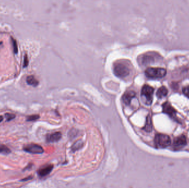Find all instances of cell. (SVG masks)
Instances as JSON below:
<instances>
[{
  "instance_id": "cell-1",
  "label": "cell",
  "mask_w": 189,
  "mask_h": 188,
  "mask_svg": "<svg viewBox=\"0 0 189 188\" xmlns=\"http://www.w3.org/2000/svg\"><path fill=\"white\" fill-rule=\"evenodd\" d=\"M114 75L120 78H124L130 73V69L125 62H117L114 66Z\"/></svg>"
},
{
  "instance_id": "cell-2",
  "label": "cell",
  "mask_w": 189,
  "mask_h": 188,
  "mask_svg": "<svg viewBox=\"0 0 189 188\" xmlns=\"http://www.w3.org/2000/svg\"><path fill=\"white\" fill-rule=\"evenodd\" d=\"M154 89L150 86L146 84L142 87L141 91V97L144 103L146 105H149L153 102V96Z\"/></svg>"
},
{
  "instance_id": "cell-3",
  "label": "cell",
  "mask_w": 189,
  "mask_h": 188,
  "mask_svg": "<svg viewBox=\"0 0 189 188\" xmlns=\"http://www.w3.org/2000/svg\"><path fill=\"white\" fill-rule=\"evenodd\" d=\"M166 74L165 69L158 67H149L145 71V75L150 78H163Z\"/></svg>"
},
{
  "instance_id": "cell-4",
  "label": "cell",
  "mask_w": 189,
  "mask_h": 188,
  "mask_svg": "<svg viewBox=\"0 0 189 188\" xmlns=\"http://www.w3.org/2000/svg\"><path fill=\"white\" fill-rule=\"evenodd\" d=\"M154 142L157 147L165 148L170 145L171 139L167 135L158 133L155 136Z\"/></svg>"
},
{
  "instance_id": "cell-5",
  "label": "cell",
  "mask_w": 189,
  "mask_h": 188,
  "mask_svg": "<svg viewBox=\"0 0 189 188\" xmlns=\"http://www.w3.org/2000/svg\"><path fill=\"white\" fill-rule=\"evenodd\" d=\"M23 150L26 152L33 154H42L44 152V149L42 146L36 143H30L24 146Z\"/></svg>"
},
{
  "instance_id": "cell-6",
  "label": "cell",
  "mask_w": 189,
  "mask_h": 188,
  "mask_svg": "<svg viewBox=\"0 0 189 188\" xmlns=\"http://www.w3.org/2000/svg\"><path fill=\"white\" fill-rule=\"evenodd\" d=\"M187 144L186 136L180 135L175 139L173 143V147L176 150L181 149Z\"/></svg>"
},
{
  "instance_id": "cell-7",
  "label": "cell",
  "mask_w": 189,
  "mask_h": 188,
  "mask_svg": "<svg viewBox=\"0 0 189 188\" xmlns=\"http://www.w3.org/2000/svg\"><path fill=\"white\" fill-rule=\"evenodd\" d=\"M163 111L171 118L176 120V111L169 102H166L163 104Z\"/></svg>"
},
{
  "instance_id": "cell-8",
  "label": "cell",
  "mask_w": 189,
  "mask_h": 188,
  "mask_svg": "<svg viewBox=\"0 0 189 188\" xmlns=\"http://www.w3.org/2000/svg\"><path fill=\"white\" fill-rule=\"evenodd\" d=\"M136 97V93L132 91H127L124 93L122 97V101L127 105L130 104V102L134 98Z\"/></svg>"
},
{
  "instance_id": "cell-9",
  "label": "cell",
  "mask_w": 189,
  "mask_h": 188,
  "mask_svg": "<svg viewBox=\"0 0 189 188\" xmlns=\"http://www.w3.org/2000/svg\"><path fill=\"white\" fill-rule=\"evenodd\" d=\"M53 169V166L52 165H47L43 167L42 168L39 169L37 172V173L39 177H44L49 174L50 172L52 171Z\"/></svg>"
},
{
  "instance_id": "cell-10",
  "label": "cell",
  "mask_w": 189,
  "mask_h": 188,
  "mask_svg": "<svg viewBox=\"0 0 189 188\" xmlns=\"http://www.w3.org/2000/svg\"><path fill=\"white\" fill-rule=\"evenodd\" d=\"M62 138V133L60 132H56L54 133L49 135L46 137L48 143H56L58 141Z\"/></svg>"
},
{
  "instance_id": "cell-11",
  "label": "cell",
  "mask_w": 189,
  "mask_h": 188,
  "mask_svg": "<svg viewBox=\"0 0 189 188\" xmlns=\"http://www.w3.org/2000/svg\"><path fill=\"white\" fill-rule=\"evenodd\" d=\"M143 129L148 133H150L153 130L152 120V118H151L150 115L147 116L146 122V124L144 127Z\"/></svg>"
},
{
  "instance_id": "cell-12",
  "label": "cell",
  "mask_w": 189,
  "mask_h": 188,
  "mask_svg": "<svg viewBox=\"0 0 189 188\" xmlns=\"http://www.w3.org/2000/svg\"><path fill=\"white\" fill-rule=\"evenodd\" d=\"M27 84L33 87H37L39 84V81H38L33 76H29L26 78Z\"/></svg>"
},
{
  "instance_id": "cell-13",
  "label": "cell",
  "mask_w": 189,
  "mask_h": 188,
  "mask_svg": "<svg viewBox=\"0 0 189 188\" xmlns=\"http://www.w3.org/2000/svg\"><path fill=\"white\" fill-rule=\"evenodd\" d=\"M167 94H168V89H166L165 87L163 86L158 89L156 95L158 98H162L164 97H165Z\"/></svg>"
},
{
  "instance_id": "cell-14",
  "label": "cell",
  "mask_w": 189,
  "mask_h": 188,
  "mask_svg": "<svg viewBox=\"0 0 189 188\" xmlns=\"http://www.w3.org/2000/svg\"><path fill=\"white\" fill-rule=\"evenodd\" d=\"M83 146H84V142L82 141V139H78L77 141H76L72 146V151L73 152H75L78 149H81Z\"/></svg>"
},
{
  "instance_id": "cell-15",
  "label": "cell",
  "mask_w": 189,
  "mask_h": 188,
  "mask_svg": "<svg viewBox=\"0 0 189 188\" xmlns=\"http://www.w3.org/2000/svg\"><path fill=\"white\" fill-rule=\"evenodd\" d=\"M11 152V149L5 145L0 144V154L8 155Z\"/></svg>"
},
{
  "instance_id": "cell-16",
  "label": "cell",
  "mask_w": 189,
  "mask_h": 188,
  "mask_svg": "<svg viewBox=\"0 0 189 188\" xmlns=\"http://www.w3.org/2000/svg\"><path fill=\"white\" fill-rule=\"evenodd\" d=\"M11 41H12V42L13 52L15 54H17L18 52V45H17L16 40L14 38H13L12 37H11Z\"/></svg>"
},
{
  "instance_id": "cell-17",
  "label": "cell",
  "mask_w": 189,
  "mask_h": 188,
  "mask_svg": "<svg viewBox=\"0 0 189 188\" xmlns=\"http://www.w3.org/2000/svg\"><path fill=\"white\" fill-rule=\"evenodd\" d=\"M39 115H30L27 117V121H33L38 120L39 118Z\"/></svg>"
},
{
  "instance_id": "cell-18",
  "label": "cell",
  "mask_w": 189,
  "mask_h": 188,
  "mask_svg": "<svg viewBox=\"0 0 189 188\" xmlns=\"http://www.w3.org/2000/svg\"><path fill=\"white\" fill-rule=\"evenodd\" d=\"M5 116L6 118L7 121H10L16 118V115L13 114L6 113L5 114Z\"/></svg>"
},
{
  "instance_id": "cell-19",
  "label": "cell",
  "mask_w": 189,
  "mask_h": 188,
  "mask_svg": "<svg viewBox=\"0 0 189 188\" xmlns=\"http://www.w3.org/2000/svg\"><path fill=\"white\" fill-rule=\"evenodd\" d=\"M29 64V61H28V58L27 54H25L24 56V60H23V68L27 67Z\"/></svg>"
},
{
  "instance_id": "cell-20",
  "label": "cell",
  "mask_w": 189,
  "mask_h": 188,
  "mask_svg": "<svg viewBox=\"0 0 189 188\" xmlns=\"http://www.w3.org/2000/svg\"><path fill=\"white\" fill-rule=\"evenodd\" d=\"M183 92L187 97L189 98V86L184 88L183 89Z\"/></svg>"
},
{
  "instance_id": "cell-21",
  "label": "cell",
  "mask_w": 189,
  "mask_h": 188,
  "mask_svg": "<svg viewBox=\"0 0 189 188\" xmlns=\"http://www.w3.org/2000/svg\"><path fill=\"white\" fill-rule=\"evenodd\" d=\"M33 178V176H32V175H30V176L27 177L26 178H24L21 179V182H26V181H28V180H30L32 179Z\"/></svg>"
},
{
  "instance_id": "cell-22",
  "label": "cell",
  "mask_w": 189,
  "mask_h": 188,
  "mask_svg": "<svg viewBox=\"0 0 189 188\" xmlns=\"http://www.w3.org/2000/svg\"><path fill=\"white\" fill-rule=\"evenodd\" d=\"M33 165L32 164H30L29 165H27V167H26L25 168L23 169V171H26V169H30L32 168V167Z\"/></svg>"
},
{
  "instance_id": "cell-23",
  "label": "cell",
  "mask_w": 189,
  "mask_h": 188,
  "mask_svg": "<svg viewBox=\"0 0 189 188\" xmlns=\"http://www.w3.org/2000/svg\"><path fill=\"white\" fill-rule=\"evenodd\" d=\"M3 120V117L1 115H0V123H1Z\"/></svg>"
},
{
  "instance_id": "cell-24",
  "label": "cell",
  "mask_w": 189,
  "mask_h": 188,
  "mask_svg": "<svg viewBox=\"0 0 189 188\" xmlns=\"http://www.w3.org/2000/svg\"><path fill=\"white\" fill-rule=\"evenodd\" d=\"M2 42H0V45H2Z\"/></svg>"
}]
</instances>
